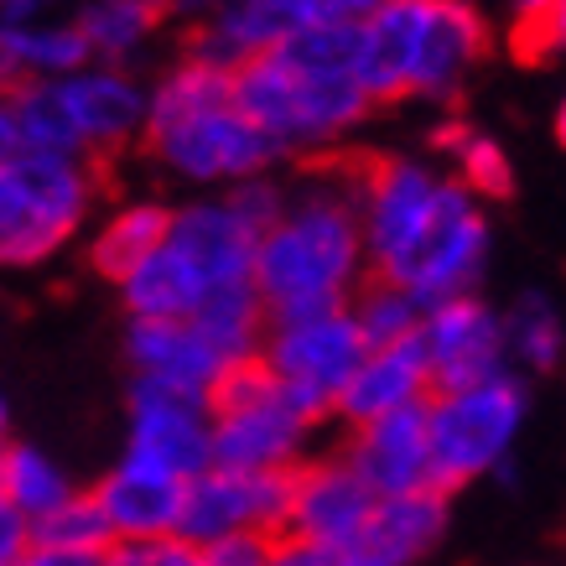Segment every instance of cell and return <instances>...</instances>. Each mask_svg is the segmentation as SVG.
Returning <instances> with one entry per match:
<instances>
[{"mask_svg":"<svg viewBox=\"0 0 566 566\" xmlns=\"http://www.w3.org/2000/svg\"><path fill=\"white\" fill-rule=\"evenodd\" d=\"M21 156V136H17V115H11V94H0V167H11Z\"/></svg>","mask_w":566,"mask_h":566,"instance_id":"obj_42","label":"cell"},{"mask_svg":"<svg viewBox=\"0 0 566 566\" xmlns=\"http://www.w3.org/2000/svg\"><path fill=\"white\" fill-rule=\"evenodd\" d=\"M125 458L146 463L167 479L192 483L213 468V411L198 395H177L146 379H130V427Z\"/></svg>","mask_w":566,"mask_h":566,"instance_id":"obj_11","label":"cell"},{"mask_svg":"<svg viewBox=\"0 0 566 566\" xmlns=\"http://www.w3.org/2000/svg\"><path fill=\"white\" fill-rule=\"evenodd\" d=\"M27 551H32V520L17 515V510L0 499V566H21Z\"/></svg>","mask_w":566,"mask_h":566,"instance_id":"obj_37","label":"cell"},{"mask_svg":"<svg viewBox=\"0 0 566 566\" xmlns=\"http://www.w3.org/2000/svg\"><path fill=\"white\" fill-rule=\"evenodd\" d=\"M348 312L359 323L364 348H395V344H416L421 333V317H427V302H416L406 286L395 281H379L369 275L359 292L348 296Z\"/></svg>","mask_w":566,"mask_h":566,"instance_id":"obj_30","label":"cell"},{"mask_svg":"<svg viewBox=\"0 0 566 566\" xmlns=\"http://www.w3.org/2000/svg\"><path fill=\"white\" fill-rule=\"evenodd\" d=\"M234 109L286 156L323 151L333 140H344L348 130L369 120L375 99L364 94L354 73L312 78V73H292L281 57H255V63L234 69Z\"/></svg>","mask_w":566,"mask_h":566,"instance_id":"obj_5","label":"cell"},{"mask_svg":"<svg viewBox=\"0 0 566 566\" xmlns=\"http://www.w3.org/2000/svg\"><path fill=\"white\" fill-rule=\"evenodd\" d=\"M0 52L17 63L21 84L27 78H48V84H63L73 73H84L94 57H88V42L73 21H36V27H0Z\"/></svg>","mask_w":566,"mask_h":566,"instance_id":"obj_25","label":"cell"},{"mask_svg":"<svg viewBox=\"0 0 566 566\" xmlns=\"http://www.w3.org/2000/svg\"><path fill=\"white\" fill-rule=\"evenodd\" d=\"M167 223H172V208L146 203V198L120 203L109 219L99 223V234H94V244H88V260H94L109 281H120V275H130L146 255H156V250H161V240H167Z\"/></svg>","mask_w":566,"mask_h":566,"instance_id":"obj_26","label":"cell"},{"mask_svg":"<svg viewBox=\"0 0 566 566\" xmlns=\"http://www.w3.org/2000/svg\"><path fill=\"white\" fill-rule=\"evenodd\" d=\"M427 400H431V375H427L421 348L395 344V348H369V354H364V364L344 385L333 416H338L348 431H359V427H369V421H385V416L421 411Z\"/></svg>","mask_w":566,"mask_h":566,"instance_id":"obj_19","label":"cell"},{"mask_svg":"<svg viewBox=\"0 0 566 566\" xmlns=\"http://www.w3.org/2000/svg\"><path fill=\"white\" fill-rule=\"evenodd\" d=\"M188 323L198 327L229 364L260 359V344H265V302H260L255 286H229V292L208 296Z\"/></svg>","mask_w":566,"mask_h":566,"instance_id":"obj_27","label":"cell"},{"mask_svg":"<svg viewBox=\"0 0 566 566\" xmlns=\"http://www.w3.org/2000/svg\"><path fill=\"white\" fill-rule=\"evenodd\" d=\"M271 57H281L292 73H312V78H338V73L359 78V27L317 21L307 32H296L286 48H275Z\"/></svg>","mask_w":566,"mask_h":566,"instance_id":"obj_33","label":"cell"},{"mask_svg":"<svg viewBox=\"0 0 566 566\" xmlns=\"http://www.w3.org/2000/svg\"><path fill=\"white\" fill-rule=\"evenodd\" d=\"M359 167H317L286 188L281 219L255 244V292L265 323L312 317L348 307L364 271V223H359Z\"/></svg>","mask_w":566,"mask_h":566,"instance_id":"obj_2","label":"cell"},{"mask_svg":"<svg viewBox=\"0 0 566 566\" xmlns=\"http://www.w3.org/2000/svg\"><path fill=\"white\" fill-rule=\"evenodd\" d=\"M556 140L566 146V99H562V109H556Z\"/></svg>","mask_w":566,"mask_h":566,"instance_id":"obj_47","label":"cell"},{"mask_svg":"<svg viewBox=\"0 0 566 566\" xmlns=\"http://www.w3.org/2000/svg\"><path fill=\"white\" fill-rule=\"evenodd\" d=\"M73 130L84 140V156L120 151L136 136H146V84L130 69H104L88 63L84 73L63 78Z\"/></svg>","mask_w":566,"mask_h":566,"instance_id":"obj_18","label":"cell"},{"mask_svg":"<svg viewBox=\"0 0 566 566\" xmlns=\"http://www.w3.org/2000/svg\"><path fill=\"white\" fill-rule=\"evenodd\" d=\"M317 21H327L323 0H229L219 17L192 32L188 57L234 73L255 57H271L275 48H286L296 32H307Z\"/></svg>","mask_w":566,"mask_h":566,"instance_id":"obj_15","label":"cell"},{"mask_svg":"<svg viewBox=\"0 0 566 566\" xmlns=\"http://www.w3.org/2000/svg\"><path fill=\"white\" fill-rule=\"evenodd\" d=\"M17 223V188H11V177L0 167V240H6V229Z\"/></svg>","mask_w":566,"mask_h":566,"instance_id":"obj_44","label":"cell"},{"mask_svg":"<svg viewBox=\"0 0 566 566\" xmlns=\"http://www.w3.org/2000/svg\"><path fill=\"white\" fill-rule=\"evenodd\" d=\"M69 494H73L69 473L52 463L42 447L11 442L6 452H0V499H6L17 515L32 520V525L42 515H52V510H57Z\"/></svg>","mask_w":566,"mask_h":566,"instance_id":"obj_29","label":"cell"},{"mask_svg":"<svg viewBox=\"0 0 566 566\" xmlns=\"http://www.w3.org/2000/svg\"><path fill=\"white\" fill-rule=\"evenodd\" d=\"M32 546H48V551H78V556H104L115 546V531L104 520L99 499L94 489H73L52 515H42L32 525Z\"/></svg>","mask_w":566,"mask_h":566,"instance_id":"obj_32","label":"cell"},{"mask_svg":"<svg viewBox=\"0 0 566 566\" xmlns=\"http://www.w3.org/2000/svg\"><path fill=\"white\" fill-rule=\"evenodd\" d=\"M223 6H229V0H167V17H182V21H198V27H203V21L219 17Z\"/></svg>","mask_w":566,"mask_h":566,"instance_id":"obj_43","label":"cell"},{"mask_svg":"<svg viewBox=\"0 0 566 566\" xmlns=\"http://www.w3.org/2000/svg\"><path fill=\"white\" fill-rule=\"evenodd\" d=\"M223 203L234 208V219L250 229V234H265L275 219H281V208H286V182H275L271 172L265 177H250V182H234V188H223Z\"/></svg>","mask_w":566,"mask_h":566,"instance_id":"obj_34","label":"cell"},{"mask_svg":"<svg viewBox=\"0 0 566 566\" xmlns=\"http://www.w3.org/2000/svg\"><path fill=\"white\" fill-rule=\"evenodd\" d=\"M11 188H17V223L0 240V265H36L52 250H63L84 229L99 177L84 156H36L21 151L11 167Z\"/></svg>","mask_w":566,"mask_h":566,"instance_id":"obj_8","label":"cell"},{"mask_svg":"<svg viewBox=\"0 0 566 566\" xmlns=\"http://www.w3.org/2000/svg\"><path fill=\"white\" fill-rule=\"evenodd\" d=\"M338 556H327V551L307 546V541H296V535H275L271 541V562L265 566H333Z\"/></svg>","mask_w":566,"mask_h":566,"instance_id":"obj_38","label":"cell"},{"mask_svg":"<svg viewBox=\"0 0 566 566\" xmlns=\"http://www.w3.org/2000/svg\"><path fill=\"white\" fill-rule=\"evenodd\" d=\"M21 566H104V556H78V551H48L32 546L21 556Z\"/></svg>","mask_w":566,"mask_h":566,"instance_id":"obj_41","label":"cell"},{"mask_svg":"<svg viewBox=\"0 0 566 566\" xmlns=\"http://www.w3.org/2000/svg\"><path fill=\"white\" fill-rule=\"evenodd\" d=\"M364 338L348 307H327L312 317H286V323H265V344H260V364L271 369L281 395L312 427L333 416L344 385L364 364Z\"/></svg>","mask_w":566,"mask_h":566,"instance_id":"obj_7","label":"cell"},{"mask_svg":"<svg viewBox=\"0 0 566 566\" xmlns=\"http://www.w3.org/2000/svg\"><path fill=\"white\" fill-rule=\"evenodd\" d=\"M292 510V473H229L208 468L182 494V525L177 541L188 546H219L229 535H286Z\"/></svg>","mask_w":566,"mask_h":566,"instance_id":"obj_10","label":"cell"},{"mask_svg":"<svg viewBox=\"0 0 566 566\" xmlns=\"http://www.w3.org/2000/svg\"><path fill=\"white\" fill-rule=\"evenodd\" d=\"M146 146L167 172L192 182V188H234L250 177H265L281 161V146L271 136H260L234 104L192 115L172 130H156V136H146Z\"/></svg>","mask_w":566,"mask_h":566,"instance_id":"obj_9","label":"cell"},{"mask_svg":"<svg viewBox=\"0 0 566 566\" xmlns=\"http://www.w3.org/2000/svg\"><path fill=\"white\" fill-rule=\"evenodd\" d=\"M531 416V390L515 369L494 379L437 390L427 400V442L431 479L442 494H458L468 483L494 479L504 463H515V442Z\"/></svg>","mask_w":566,"mask_h":566,"instance_id":"obj_4","label":"cell"},{"mask_svg":"<svg viewBox=\"0 0 566 566\" xmlns=\"http://www.w3.org/2000/svg\"><path fill=\"white\" fill-rule=\"evenodd\" d=\"M338 458L359 473V483L375 499H406L421 494V489H437V479H431V442H427V406L348 431Z\"/></svg>","mask_w":566,"mask_h":566,"instance_id":"obj_17","label":"cell"},{"mask_svg":"<svg viewBox=\"0 0 566 566\" xmlns=\"http://www.w3.org/2000/svg\"><path fill=\"white\" fill-rule=\"evenodd\" d=\"M182 494H188L182 479H167L130 458H120L94 489L115 541H172L182 525Z\"/></svg>","mask_w":566,"mask_h":566,"instance_id":"obj_20","label":"cell"},{"mask_svg":"<svg viewBox=\"0 0 566 566\" xmlns=\"http://www.w3.org/2000/svg\"><path fill=\"white\" fill-rule=\"evenodd\" d=\"M125 359H130V379L198 395V400H213L219 379L234 369L192 323H151V317L125 323Z\"/></svg>","mask_w":566,"mask_h":566,"instance_id":"obj_16","label":"cell"},{"mask_svg":"<svg viewBox=\"0 0 566 566\" xmlns=\"http://www.w3.org/2000/svg\"><path fill=\"white\" fill-rule=\"evenodd\" d=\"M11 115H17L21 151H36V156H84V140H78V130H73L63 84L27 78L21 88H11Z\"/></svg>","mask_w":566,"mask_h":566,"instance_id":"obj_28","label":"cell"},{"mask_svg":"<svg viewBox=\"0 0 566 566\" xmlns=\"http://www.w3.org/2000/svg\"><path fill=\"white\" fill-rule=\"evenodd\" d=\"M379 499L359 483V473L333 452V458H307L292 473V510H286V535L307 541V546L344 556L364 541L369 515Z\"/></svg>","mask_w":566,"mask_h":566,"instance_id":"obj_13","label":"cell"},{"mask_svg":"<svg viewBox=\"0 0 566 566\" xmlns=\"http://www.w3.org/2000/svg\"><path fill=\"white\" fill-rule=\"evenodd\" d=\"M379 6H390V0H323V17L327 21H348V27H359L379 11Z\"/></svg>","mask_w":566,"mask_h":566,"instance_id":"obj_40","label":"cell"},{"mask_svg":"<svg viewBox=\"0 0 566 566\" xmlns=\"http://www.w3.org/2000/svg\"><path fill=\"white\" fill-rule=\"evenodd\" d=\"M255 234L234 219V208L223 198H192L172 208L167 223V250H172L208 296L229 292V286H255Z\"/></svg>","mask_w":566,"mask_h":566,"instance_id":"obj_14","label":"cell"},{"mask_svg":"<svg viewBox=\"0 0 566 566\" xmlns=\"http://www.w3.org/2000/svg\"><path fill=\"white\" fill-rule=\"evenodd\" d=\"M447 525H452V494H442V489H421V494H406V499H379L359 546L375 551L385 566H416L421 556H431V551L442 546Z\"/></svg>","mask_w":566,"mask_h":566,"instance_id":"obj_21","label":"cell"},{"mask_svg":"<svg viewBox=\"0 0 566 566\" xmlns=\"http://www.w3.org/2000/svg\"><path fill=\"white\" fill-rule=\"evenodd\" d=\"M223 104H234V73L213 69L203 57H182L177 69H167L146 88V136L172 130L208 109H223Z\"/></svg>","mask_w":566,"mask_h":566,"instance_id":"obj_23","label":"cell"},{"mask_svg":"<svg viewBox=\"0 0 566 566\" xmlns=\"http://www.w3.org/2000/svg\"><path fill=\"white\" fill-rule=\"evenodd\" d=\"M489 52L473 0H390L359 21V84L375 104H447Z\"/></svg>","mask_w":566,"mask_h":566,"instance_id":"obj_3","label":"cell"},{"mask_svg":"<svg viewBox=\"0 0 566 566\" xmlns=\"http://www.w3.org/2000/svg\"><path fill=\"white\" fill-rule=\"evenodd\" d=\"M359 223L369 275L406 286L416 302L479 292L494 223L452 172L421 156H375L359 172Z\"/></svg>","mask_w":566,"mask_h":566,"instance_id":"obj_1","label":"cell"},{"mask_svg":"<svg viewBox=\"0 0 566 566\" xmlns=\"http://www.w3.org/2000/svg\"><path fill=\"white\" fill-rule=\"evenodd\" d=\"M333 566H385V562H379L375 551H364V546H354V551H344V556H338V562H333Z\"/></svg>","mask_w":566,"mask_h":566,"instance_id":"obj_45","label":"cell"},{"mask_svg":"<svg viewBox=\"0 0 566 566\" xmlns=\"http://www.w3.org/2000/svg\"><path fill=\"white\" fill-rule=\"evenodd\" d=\"M442 151L452 156V177L463 182L473 198H510L515 192V167H510V156L499 146L494 136H483V130H468V125H447L442 136Z\"/></svg>","mask_w":566,"mask_h":566,"instance_id":"obj_31","label":"cell"},{"mask_svg":"<svg viewBox=\"0 0 566 566\" xmlns=\"http://www.w3.org/2000/svg\"><path fill=\"white\" fill-rule=\"evenodd\" d=\"M11 447V406H6V395H0V452Z\"/></svg>","mask_w":566,"mask_h":566,"instance_id":"obj_46","label":"cell"},{"mask_svg":"<svg viewBox=\"0 0 566 566\" xmlns=\"http://www.w3.org/2000/svg\"><path fill=\"white\" fill-rule=\"evenodd\" d=\"M499 317H504V354H510V369L551 375V369L566 364V312L556 307V296L520 292Z\"/></svg>","mask_w":566,"mask_h":566,"instance_id":"obj_24","label":"cell"},{"mask_svg":"<svg viewBox=\"0 0 566 566\" xmlns=\"http://www.w3.org/2000/svg\"><path fill=\"white\" fill-rule=\"evenodd\" d=\"M161 21H167V0H88L84 11L73 17V27L84 32L94 63L125 69L161 32Z\"/></svg>","mask_w":566,"mask_h":566,"instance_id":"obj_22","label":"cell"},{"mask_svg":"<svg viewBox=\"0 0 566 566\" xmlns=\"http://www.w3.org/2000/svg\"><path fill=\"white\" fill-rule=\"evenodd\" d=\"M213 468L229 473H296L307 463L312 421L296 411L260 359L234 364L208 400Z\"/></svg>","mask_w":566,"mask_h":566,"instance_id":"obj_6","label":"cell"},{"mask_svg":"<svg viewBox=\"0 0 566 566\" xmlns=\"http://www.w3.org/2000/svg\"><path fill=\"white\" fill-rule=\"evenodd\" d=\"M208 566H265L271 562V535H229L219 546H203Z\"/></svg>","mask_w":566,"mask_h":566,"instance_id":"obj_36","label":"cell"},{"mask_svg":"<svg viewBox=\"0 0 566 566\" xmlns=\"http://www.w3.org/2000/svg\"><path fill=\"white\" fill-rule=\"evenodd\" d=\"M69 0H0V27H36V21H57Z\"/></svg>","mask_w":566,"mask_h":566,"instance_id":"obj_39","label":"cell"},{"mask_svg":"<svg viewBox=\"0 0 566 566\" xmlns=\"http://www.w3.org/2000/svg\"><path fill=\"white\" fill-rule=\"evenodd\" d=\"M416 348H421V359H427L431 395L463 390V385H479V379H494L510 369L504 317H499V307H489L479 292L427 307L421 333H416Z\"/></svg>","mask_w":566,"mask_h":566,"instance_id":"obj_12","label":"cell"},{"mask_svg":"<svg viewBox=\"0 0 566 566\" xmlns=\"http://www.w3.org/2000/svg\"><path fill=\"white\" fill-rule=\"evenodd\" d=\"M104 566H208L203 546L188 541H115L104 551Z\"/></svg>","mask_w":566,"mask_h":566,"instance_id":"obj_35","label":"cell"}]
</instances>
